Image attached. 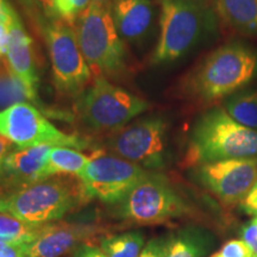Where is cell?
<instances>
[{"mask_svg":"<svg viewBox=\"0 0 257 257\" xmlns=\"http://www.w3.org/2000/svg\"><path fill=\"white\" fill-rule=\"evenodd\" d=\"M91 157L69 147H53L46 167V178L55 175L79 176Z\"/></svg>","mask_w":257,"mask_h":257,"instance_id":"ffe728a7","label":"cell"},{"mask_svg":"<svg viewBox=\"0 0 257 257\" xmlns=\"http://www.w3.org/2000/svg\"><path fill=\"white\" fill-rule=\"evenodd\" d=\"M9 48V27L6 19L0 18V56H6Z\"/></svg>","mask_w":257,"mask_h":257,"instance_id":"1f68e13d","label":"cell"},{"mask_svg":"<svg viewBox=\"0 0 257 257\" xmlns=\"http://www.w3.org/2000/svg\"><path fill=\"white\" fill-rule=\"evenodd\" d=\"M152 107L146 99L114 85L104 76L93 78L82 94L75 99V119L92 135H110L126 126Z\"/></svg>","mask_w":257,"mask_h":257,"instance_id":"277c9868","label":"cell"},{"mask_svg":"<svg viewBox=\"0 0 257 257\" xmlns=\"http://www.w3.org/2000/svg\"><path fill=\"white\" fill-rule=\"evenodd\" d=\"M240 239L248 246L251 257H257V217L243 225L240 229Z\"/></svg>","mask_w":257,"mask_h":257,"instance_id":"d4e9b609","label":"cell"},{"mask_svg":"<svg viewBox=\"0 0 257 257\" xmlns=\"http://www.w3.org/2000/svg\"><path fill=\"white\" fill-rule=\"evenodd\" d=\"M0 59H2V56H0Z\"/></svg>","mask_w":257,"mask_h":257,"instance_id":"74e56055","label":"cell"},{"mask_svg":"<svg viewBox=\"0 0 257 257\" xmlns=\"http://www.w3.org/2000/svg\"><path fill=\"white\" fill-rule=\"evenodd\" d=\"M10 4L6 0H0V16H2V17L6 18V12H8Z\"/></svg>","mask_w":257,"mask_h":257,"instance_id":"e575fe53","label":"cell"},{"mask_svg":"<svg viewBox=\"0 0 257 257\" xmlns=\"http://www.w3.org/2000/svg\"><path fill=\"white\" fill-rule=\"evenodd\" d=\"M257 75V53L238 42L212 50L180 80L181 99L210 108L245 87Z\"/></svg>","mask_w":257,"mask_h":257,"instance_id":"6da1fadb","label":"cell"},{"mask_svg":"<svg viewBox=\"0 0 257 257\" xmlns=\"http://www.w3.org/2000/svg\"><path fill=\"white\" fill-rule=\"evenodd\" d=\"M92 0H55L59 18L74 28L78 18L91 5Z\"/></svg>","mask_w":257,"mask_h":257,"instance_id":"cb8c5ba5","label":"cell"},{"mask_svg":"<svg viewBox=\"0 0 257 257\" xmlns=\"http://www.w3.org/2000/svg\"><path fill=\"white\" fill-rule=\"evenodd\" d=\"M152 0H113L111 14L114 27L123 41L140 43L146 40L155 19Z\"/></svg>","mask_w":257,"mask_h":257,"instance_id":"2e32d148","label":"cell"},{"mask_svg":"<svg viewBox=\"0 0 257 257\" xmlns=\"http://www.w3.org/2000/svg\"><path fill=\"white\" fill-rule=\"evenodd\" d=\"M0 135L18 148L38 146L86 149L88 140L62 133L36 105L18 104L0 112Z\"/></svg>","mask_w":257,"mask_h":257,"instance_id":"30bf717a","label":"cell"},{"mask_svg":"<svg viewBox=\"0 0 257 257\" xmlns=\"http://www.w3.org/2000/svg\"><path fill=\"white\" fill-rule=\"evenodd\" d=\"M168 124L159 115L140 118L106 138V149L150 172L166 166Z\"/></svg>","mask_w":257,"mask_h":257,"instance_id":"9c48e42d","label":"cell"},{"mask_svg":"<svg viewBox=\"0 0 257 257\" xmlns=\"http://www.w3.org/2000/svg\"><path fill=\"white\" fill-rule=\"evenodd\" d=\"M42 30L57 93L63 98L78 99L91 85L93 75L80 49L75 30L61 19L48 22Z\"/></svg>","mask_w":257,"mask_h":257,"instance_id":"ba28073f","label":"cell"},{"mask_svg":"<svg viewBox=\"0 0 257 257\" xmlns=\"http://www.w3.org/2000/svg\"><path fill=\"white\" fill-rule=\"evenodd\" d=\"M195 180L225 207L239 205L257 180V157L194 167Z\"/></svg>","mask_w":257,"mask_h":257,"instance_id":"7c38bea8","label":"cell"},{"mask_svg":"<svg viewBox=\"0 0 257 257\" xmlns=\"http://www.w3.org/2000/svg\"><path fill=\"white\" fill-rule=\"evenodd\" d=\"M92 2L98 3V4H102V5H108V6H112V3H113V0H92Z\"/></svg>","mask_w":257,"mask_h":257,"instance_id":"d590c367","label":"cell"},{"mask_svg":"<svg viewBox=\"0 0 257 257\" xmlns=\"http://www.w3.org/2000/svg\"><path fill=\"white\" fill-rule=\"evenodd\" d=\"M114 208L118 218L135 225L166 224L194 214L187 198L159 172H149Z\"/></svg>","mask_w":257,"mask_h":257,"instance_id":"8992f818","label":"cell"},{"mask_svg":"<svg viewBox=\"0 0 257 257\" xmlns=\"http://www.w3.org/2000/svg\"><path fill=\"white\" fill-rule=\"evenodd\" d=\"M51 146L18 148L6 156L0 186L14 189L46 178Z\"/></svg>","mask_w":257,"mask_h":257,"instance_id":"9a60e30c","label":"cell"},{"mask_svg":"<svg viewBox=\"0 0 257 257\" xmlns=\"http://www.w3.org/2000/svg\"><path fill=\"white\" fill-rule=\"evenodd\" d=\"M213 244V237L206 230L188 226L168 236L166 257H205Z\"/></svg>","mask_w":257,"mask_h":257,"instance_id":"d6986e66","label":"cell"},{"mask_svg":"<svg viewBox=\"0 0 257 257\" xmlns=\"http://www.w3.org/2000/svg\"><path fill=\"white\" fill-rule=\"evenodd\" d=\"M19 2L22 3V5H23L25 9H27V12H28V14L30 15L32 18H35V21L38 22V27H40V28L42 29V23H41V19H40V17H38V15H37L36 10H35L34 5L31 4V2H30V0H19Z\"/></svg>","mask_w":257,"mask_h":257,"instance_id":"836d02e7","label":"cell"},{"mask_svg":"<svg viewBox=\"0 0 257 257\" xmlns=\"http://www.w3.org/2000/svg\"><path fill=\"white\" fill-rule=\"evenodd\" d=\"M150 170L105 152H96L78 178L89 200L107 205L120 202Z\"/></svg>","mask_w":257,"mask_h":257,"instance_id":"8fae6325","label":"cell"},{"mask_svg":"<svg viewBox=\"0 0 257 257\" xmlns=\"http://www.w3.org/2000/svg\"><path fill=\"white\" fill-rule=\"evenodd\" d=\"M211 18L197 0H161L160 36L150 64L163 66L184 57L210 27Z\"/></svg>","mask_w":257,"mask_h":257,"instance_id":"52a82bcc","label":"cell"},{"mask_svg":"<svg viewBox=\"0 0 257 257\" xmlns=\"http://www.w3.org/2000/svg\"><path fill=\"white\" fill-rule=\"evenodd\" d=\"M88 201L78 176L55 175L0 193V212L42 226L60 220Z\"/></svg>","mask_w":257,"mask_h":257,"instance_id":"7a4b0ae2","label":"cell"},{"mask_svg":"<svg viewBox=\"0 0 257 257\" xmlns=\"http://www.w3.org/2000/svg\"><path fill=\"white\" fill-rule=\"evenodd\" d=\"M168 236L150 239L144 246L140 257H166Z\"/></svg>","mask_w":257,"mask_h":257,"instance_id":"83f0119b","label":"cell"},{"mask_svg":"<svg viewBox=\"0 0 257 257\" xmlns=\"http://www.w3.org/2000/svg\"><path fill=\"white\" fill-rule=\"evenodd\" d=\"M43 226L29 225L11 214L0 212V242L30 244L37 238Z\"/></svg>","mask_w":257,"mask_h":257,"instance_id":"603a6c76","label":"cell"},{"mask_svg":"<svg viewBox=\"0 0 257 257\" xmlns=\"http://www.w3.org/2000/svg\"><path fill=\"white\" fill-rule=\"evenodd\" d=\"M6 23L9 27V48L6 59L19 78L37 92L40 75L37 70L34 40L25 30L21 17L11 5L6 12Z\"/></svg>","mask_w":257,"mask_h":257,"instance_id":"5bb4252c","label":"cell"},{"mask_svg":"<svg viewBox=\"0 0 257 257\" xmlns=\"http://www.w3.org/2000/svg\"><path fill=\"white\" fill-rule=\"evenodd\" d=\"M104 229L93 224L59 221L44 225L34 242L28 244L30 257H62L82 244L94 243Z\"/></svg>","mask_w":257,"mask_h":257,"instance_id":"4fadbf2b","label":"cell"},{"mask_svg":"<svg viewBox=\"0 0 257 257\" xmlns=\"http://www.w3.org/2000/svg\"><path fill=\"white\" fill-rule=\"evenodd\" d=\"M219 257H251L248 246L242 239H231L217 252Z\"/></svg>","mask_w":257,"mask_h":257,"instance_id":"484cf974","label":"cell"},{"mask_svg":"<svg viewBox=\"0 0 257 257\" xmlns=\"http://www.w3.org/2000/svg\"><path fill=\"white\" fill-rule=\"evenodd\" d=\"M223 108L237 123L257 131V89L234 93L225 99Z\"/></svg>","mask_w":257,"mask_h":257,"instance_id":"44dd1931","label":"cell"},{"mask_svg":"<svg viewBox=\"0 0 257 257\" xmlns=\"http://www.w3.org/2000/svg\"><path fill=\"white\" fill-rule=\"evenodd\" d=\"M240 210L251 217H257V180L245 198L239 204Z\"/></svg>","mask_w":257,"mask_h":257,"instance_id":"f546056e","label":"cell"},{"mask_svg":"<svg viewBox=\"0 0 257 257\" xmlns=\"http://www.w3.org/2000/svg\"><path fill=\"white\" fill-rule=\"evenodd\" d=\"M257 157V131L237 123L220 106H213L197 118L189 134L185 165Z\"/></svg>","mask_w":257,"mask_h":257,"instance_id":"3957f363","label":"cell"},{"mask_svg":"<svg viewBox=\"0 0 257 257\" xmlns=\"http://www.w3.org/2000/svg\"><path fill=\"white\" fill-rule=\"evenodd\" d=\"M0 257H30L28 244L0 242Z\"/></svg>","mask_w":257,"mask_h":257,"instance_id":"f1b7e54d","label":"cell"},{"mask_svg":"<svg viewBox=\"0 0 257 257\" xmlns=\"http://www.w3.org/2000/svg\"><path fill=\"white\" fill-rule=\"evenodd\" d=\"M74 30L93 78L118 80L127 74V51L114 27L111 6L92 2Z\"/></svg>","mask_w":257,"mask_h":257,"instance_id":"5b68a950","label":"cell"},{"mask_svg":"<svg viewBox=\"0 0 257 257\" xmlns=\"http://www.w3.org/2000/svg\"><path fill=\"white\" fill-rule=\"evenodd\" d=\"M72 257H107L102 251L100 246H96L94 243L82 244L72 252Z\"/></svg>","mask_w":257,"mask_h":257,"instance_id":"4dcf8cb0","label":"cell"},{"mask_svg":"<svg viewBox=\"0 0 257 257\" xmlns=\"http://www.w3.org/2000/svg\"><path fill=\"white\" fill-rule=\"evenodd\" d=\"M12 143L9 140H6L4 136L0 135V184H2L3 176V167H4V161L6 156L12 152Z\"/></svg>","mask_w":257,"mask_h":257,"instance_id":"d6a6232c","label":"cell"},{"mask_svg":"<svg viewBox=\"0 0 257 257\" xmlns=\"http://www.w3.org/2000/svg\"><path fill=\"white\" fill-rule=\"evenodd\" d=\"M144 246L141 231H128L100 238V248L107 257H140Z\"/></svg>","mask_w":257,"mask_h":257,"instance_id":"7402d4cb","label":"cell"},{"mask_svg":"<svg viewBox=\"0 0 257 257\" xmlns=\"http://www.w3.org/2000/svg\"><path fill=\"white\" fill-rule=\"evenodd\" d=\"M211 257H219V256H218V255H217V252H216V253H214V255H212Z\"/></svg>","mask_w":257,"mask_h":257,"instance_id":"8d00e7d4","label":"cell"},{"mask_svg":"<svg viewBox=\"0 0 257 257\" xmlns=\"http://www.w3.org/2000/svg\"><path fill=\"white\" fill-rule=\"evenodd\" d=\"M30 2L34 5L35 10H36L38 17L41 19V23L42 18L46 19V23L55 21V19H60L56 11L55 0H30ZM42 27H43V23H42Z\"/></svg>","mask_w":257,"mask_h":257,"instance_id":"4316f807","label":"cell"},{"mask_svg":"<svg viewBox=\"0 0 257 257\" xmlns=\"http://www.w3.org/2000/svg\"><path fill=\"white\" fill-rule=\"evenodd\" d=\"M35 102L37 107L43 108L38 99V93L16 74L10 66L6 56L0 59V112L18 104Z\"/></svg>","mask_w":257,"mask_h":257,"instance_id":"ac0fdd59","label":"cell"},{"mask_svg":"<svg viewBox=\"0 0 257 257\" xmlns=\"http://www.w3.org/2000/svg\"><path fill=\"white\" fill-rule=\"evenodd\" d=\"M217 14L229 30L257 36V0H216Z\"/></svg>","mask_w":257,"mask_h":257,"instance_id":"e0dca14e","label":"cell"}]
</instances>
